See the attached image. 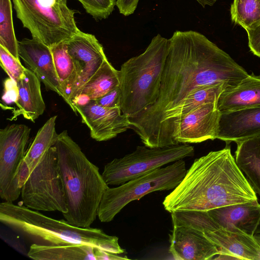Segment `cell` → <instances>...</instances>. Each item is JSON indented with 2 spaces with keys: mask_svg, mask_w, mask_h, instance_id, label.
Here are the masks:
<instances>
[{
  "mask_svg": "<svg viewBox=\"0 0 260 260\" xmlns=\"http://www.w3.org/2000/svg\"><path fill=\"white\" fill-rule=\"evenodd\" d=\"M94 255L96 260H120L129 259L126 255H121V254L110 253L95 247L94 248Z\"/></svg>",
  "mask_w": 260,
  "mask_h": 260,
  "instance_id": "obj_33",
  "label": "cell"
},
{
  "mask_svg": "<svg viewBox=\"0 0 260 260\" xmlns=\"http://www.w3.org/2000/svg\"><path fill=\"white\" fill-rule=\"evenodd\" d=\"M0 221L31 244H87L110 253H125L118 237L107 235L101 229L75 226L66 220L55 219L13 202L1 203Z\"/></svg>",
  "mask_w": 260,
  "mask_h": 260,
  "instance_id": "obj_4",
  "label": "cell"
},
{
  "mask_svg": "<svg viewBox=\"0 0 260 260\" xmlns=\"http://www.w3.org/2000/svg\"><path fill=\"white\" fill-rule=\"evenodd\" d=\"M119 71L107 59L92 77L77 91L72 104L81 105L89 100H95L119 86Z\"/></svg>",
  "mask_w": 260,
  "mask_h": 260,
  "instance_id": "obj_22",
  "label": "cell"
},
{
  "mask_svg": "<svg viewBox=\"0 0 260 260\" xmlns=\"http://www.w3.org/2000/svg\"><path fill=\"white\" fill-rule=\"evenodd\" d=\"M169 46V39L158 34L144 52L121 66L120 109L128 117L136 115L156 102Z\"/></svg>",
  "mask_w": 260,
  "mask_h": 260,
  "instance_id": "obj_5",
  "label": "cell"
},
{
  "mask_svg": "<svg viewBox=\"0 0 260 260\" xmlns=\"http://www.w3.org/2000/svg\"><path fill=\"white\" fill-rule=\"evenodd\" d=\"M74 107L82 122L89 128L91 137L97 141L110 140L131 128L128 117L119 108L104 107L94 100Z\"/></svg>",
  "mask_w": 260,
  "mask_h": 260,
  "instance_id": "obj_13",
  "label": "cell"
},
{
  "mask_svg": "<svg viewBox=\"0 0 260 260\" xmlns=\"http://www.w3.org/2000/svg\"><path fill=\"white\" fill-rule=\"evenodd\" d=\"M19 55L25 66L45 85L47 89L64 95L56 74L51 48L36 39L18 41Z\"/></svg>",
  "mask_w": 260,
  "mask_h": 260,
  "instance_id": "obj_14",
  "label": "cell"
},
{
  "mask_svg": "<svg viewBox=\"0 0 260 260\" xmlns=\"http://www.w3.org/2000/svg\"><path fill=\"white\" fill-rule=\"evenodd\" d=\"M30 128L23 124H13L0 130V196L13 202L21 194L16 179L18 169L26 152Z\"/></svg>",
  "mask_w": 260,
  "mask_h": 260,
  "instance_id": "obj_10",
  "label": "cell"
},
{
  "mask_svg": "<svg viewBox=\"0 0 260 260\" xmlns=\"http://www.w3.org/2000/svg\"><path fill=\"white\" fill-rule=\"evenodd\" d=\"M96 20L107 18L114 10L115 0H77Z\"/></svg>",
  "mask_w": 260,
  "mask_h": 260,
  "instance_id": "obj_29",
  "label": "cell"
},
{
  "mask_svg": "<svg viewBox=\"0 0 260 260\" xmlns=\"http://www.w3.org/2000/svg\"><path fill=\"white\" fill-rule=\"evenodd\" d=\"M233 22L245 30L260 23V0H234L231 7Z\"/></svg>",
  "mask_w": 260,
  "mask_h": 260,
  "instance_id": "obj_28",
  "label": "cell"
},
{
  "mask_svg": "<svg viewBox=\"0 0 260 260\" xmlns=\"http://www.w3.org/2000/svg\"><path fill=\"white\" fill-rule=\"evenodd\" d=\"M169 251L175 259L180 260L211 259L221 253L202 233L181 225H173Z\"/></svg>",
  "mask_w": 260,
  "mask_h": 260,
  "instance_id": "obj_15",
  "label": "cell"
},
{
  "mask_svg": "<svg viewBox=\"0 0 260 260\" xmlns=\"http://www.w3.org/2000/svg\"><path fill=\"white\" fill-rule=\"evenodd\" d=\"M257 200L237 166L231 148L209 152L194 160L181 182L164 199L165 209L207 211Z\"/></svg>",
  "mask_w": 260,
  "mask_h": 260,
  "instance_id": "obj_2",
  "label": "cell"
},
{
  "mask_svg": "<svg viewBox=\"0 0 260 260\" xmlns=\"http://www.w3.org/2000/svg\"><path fill=\"white\" fill-rule=\"evenodd\" d=\"M194 153V147L188 144L152 148L138 146L132 152L107 163L102 175L108 185H119L169 163L191 157Z\"/></svg>",
  "mask_w": 260,
  "mask_h": 260,
  "instance_id": "obj_8",
  "label": "cell"
},
{
  "mask_svg": "<svg viewBox=\"0 0 260 260\" xmlns=\"http://www.w3.org/2000/svg\"><path fill=\"white\" fill-rule=\"evenodd\" d=\"M169 40V53L156 102L128 117L131 128L144 145L151 148L167 116L192 91L222 83L232 87L249 75L228 53L200 32L177 30Z\"/></svg>",
  "mask_w": 260,
  "mask_h": 260,
  "instance_id": "obj_1",
  "label": "cell"
},
{
  "mask_svg": "<svg viewBox=\"0 0 260 260\" xmlns=\"http://www.w3.org/2000/svg\"><path fill=\"white\" fill-rule=\"evenodd\" d=\"M40 82L31 70L26 68L23 77L16 83L17 95L15 103L18 108L16 113L32 122L43 114L46 108Z\"/></svg>",
  "mask_w": 260,
  "mask_h": 260,
  "instance_id": "obj_21",
  "label": "cell"
},
{
  "mask_svg": "<svg viewBox=\"0 0 260 260\" xmlns=\"http://www.w3.org/2000/svg\"><path fill=\"white\" fill-rule=\"evenodd\" d=\"M94 248L87 244L46 246L32 244L27 256L36 260H96Z\"/></svg>",
  "mask_w": 260,
  "mask_h": 260,
  "instance_id": "obj_25",
  "label": "cell"
},
{
  "mask_svg": "<svg viewBox=\"0 0 260 260\" xmlns=\"http://www.w3.org/2000/svg\"><path fill=\"white\" fill-rule=\"evenodd\" d=\"M236 143V162L255 193L260 196V137Z\"/></svg>",
  "mask_w": 260,
  "mask_h": 260,
  "instance_id": "obj_23",
  "label": "cell"
},
{
  "mask_svg": "<svg viewBox=\"0 0 260 260\" xmlns=\"http://www.w3.org/2000/svg\"><path fill=\"white\" fill-rule=\"evenodd\" d=\"M94 101L104 107L120 108L121 91L119 86Z\"/></svg>",
  "mask_w": 260,
  "mask_h": 260,
  "instance_id": "obj_31",
  "label": "cell"
},
{
  "mask_svg": "<svg viewBox=\"0 0 260 260\" xmlns=\"http://www.w3.org/2000/svg\"><path fill=\"white\" fill-rule=\"evenodd\" d=\"M57 116L50 118L38 131L31 145L26 152L24 161L30 173L39 163L45 153L53 146L58 134L55 129Z\"/></svg>",
  "mask_w": 260,
  "mask_h": 260,
  "instance_id": "obj_26",
  "label": "cell"
},
{
  "mask_svg": "<svg viewBox=\"0 0 260 260\" xmlns=\"http://www.w3.org/2000/svg\"><path fill=\"white\" fill-rule=\"evenodd\" d=\"M24 205L36 211H67L65 194L54 146L44 154L21 188Z\"/></svg>",
  "mask_w": 260,
  "mask_h": 260,
  "instance_id": "obj_9",
  "label": "cell"
},
{
  "mask_svg": "<svg viewBox=\"0 0 260 260\" xmlns=\"http://www.w3.org/2000/svg\"><path fill=\"white\" fill-rule=\"evenodd\" d=\"M62 179L70 224L89 228L95 220L105 190L109 187L98 167L92 164L67 131L58 134L54 145Z\"/></svg>",
  "mask_w": 260,
  "mask_h": 260,
  "instance_id": "obj_3",
  "label": "cell"
},
{
  "mask_svg": "<svg viewBox=\"0 0 260 260\" xmlns=\"http://www.w3.org/2000/svg\"><path fill=\"white\" fill-rule=\"evenodd\" d=\"M65 43L78 74V82L71 99L72 103L77 91L97 72L107 58L102 45L93 35L79 30ZM75 111L76 114L75 109Z\"/></svg>",
  "mask_w": 260,
  "mask_h": 260,
  "instance_id": "obj_12",
  "label": "cell"
},
{
  "mask_svg": "<svg viewBox=\"0 0 260 260\" xmlns=\"http://www.w3.org/2000/svg\"><path fill=\"white\" fill-rule=\"evenodd\" d=\"M223 229H239L253 236L260 221V204L257 200L222 206L207 211Z\"/></svg>",
  "mask_w": 260,
  "mask_h": 260,
  "instance_id": "obj_19",
  "label": "cell"
},
{
  "mask_svg": "<svg viewBox=\"0 0 260 260\" xmlns=\"http://www.w3.org/2000/svg\"><path fill=\"white\" fill-rule=\"evenodd\" d=\"M47 2L53 4H67L68 0H46Z\"/></svg>",
  "mask_w": 260,
  "mask_h": 260,
  "instance_id": "obj_35",
  "label": "cell"
},
{
  "mask_svg": "<svg viewBox=\"0 0 260 260\" xmlns=\"http://www.w3.org/2000/svg\"><path fill=\"white\" fill-rule=\"evenodd\" d=\"M0 60L1 67L15 83L23 77L26 68L1 45Z\"/></svg>",
  "mask_w": 260,
  "mask_h": 260,
  "instance_id": "obj_30",
  "label": "cell"
},
{
  "mask_svg": "<svg viewBox=\"0 0 260 260\" xmlns=\"http://www.w3.org/2000/svg\"><path fill=\"white\" fill-rule=\"evenodd\" d=\"M17 18L32 38L51 48L64 42L80 30L75 19L77 11L67 4L46 0H12Z\"/></svg>",
  "mask_w": 260,
  "mask_h": 260,
  "instance_id": "obj_7",
  "label": "cell"
},
{
  "mask_svg": "<svg viewBox=\"0 0 260 260\" xmlns=\"http://www.w3.org/2000/svg\"><path fill=\"white\" fill-rule=\"evenodd\" d=\"M0 45L20 60L18 41L13 26L11 0H0Z\"/></svg>",
  "mask_w": 260,
  "mask_h": 260,
  "instance_id": "obj_27",
  "label": "cell"
},
{
  "mask_svg": "<svg viewBox=\"0 0 260 260\" xmlns=\"http://www.w3.org/2000/svg\"><path fill=\"white\" fill-rule=\"evenodd\" d=\"M220 115L215 102L203 104L175 120L171 132L173 145L217 139Z\"/></svg>",
  "mask_w": 260,
  "mask_h": 260,
  "instance_id": "obj_11",
  "label": "cell"
},
{
  "mask_svg": "<svg viewBox=\"0 0 260 260\" xmlns=\"http://www.w3.org/2000/svg\"><path fill=\"white\" fill-rule=\"evenodd\" d=\"M250 51L260 57V23L246 29Z\"/></svg>",
  "mask_w": 260,
  "mask_h": 260,
  "instance_id": "obj_32",
  "label": "cell"
},
{
  "mask_svg": "<svg viewBox=\"0 0 260 260\" xmlns=\"http://www.w3.org/2000/svg\"><path fill=\"white\" fill-rule=\"evenodd\" d=\"M260 137V106L221 113L217 139L237 143Z\"/></svg>",
  "mask_w": 260,
  "mask_h": 260,
  "instance_id": "obj_18",
  "label": "cell"
},
{
  "mask_svg": "<svg viewBox=\"0 0 260 260\" xmlns=\"http://www.w3.org/2000/svg\"><path fill=\"white\" fill-rule=\"evenodd\" d=\"M229 88L223 83L202 86L190 92L167 116L156 136L153 147L173 145L171 132L174 122L197 107L217 102L222 92Z\"/></svg>",
  "mask_w": 260,
  "mask_h": 260,
  "instance_id": "obj_16",
  "label": "cell"
},
{
  "mask_svg": "<svg viewBox=\"0 0 260 260\" xmlns=\"http://www.w3.org/2000/svg\"><path fill=\"white\" fill-rule=\"evenodd\" d=\"M260 234V221H259V223L257 225V227L255 231L254 234Z\"/></svg>",
  "mask_w": 260,
  "mask_h": 260,
  "instance_id": "obj_37",
  "label": "cell"
},
{
  "mask_svg": "<svg viewBox=\"0 0 260 260\" xmlns=\"http://www.w3.org/2000/svg\"><path fill=\"white\" fill-rule=\"evenodd\" d=\"M203 234L220 251L215 259L260 260V245L253 236L239 229L228 230L220 228Z\"/></svg>",
  "mask_w": 260,
  "mask_h": 260,
  "instance_id": "obj_17",
  "label": "cell"
},
{
  "mask_svg": "<svg viewBox=\"0 0 260 260\" xmlns=\"http://www.w3.org/2000/svg\"><path fill=\"white\" fill-rule=\"evenodd\" d=\"M204 8L206 6H213L216 2V0H196Z\"/></svg>",
  "mask_w": 260,
  "mask_h": 260,
  "instance_id": "obj_34",
  "label": "cell"
},
{
  "mask_svg": "<svg viewBox=\"0 0 260 260\" xmlns=\"http://www.w3.org/2000/svg\"><path fill=\"white\" fill-rule=\"evenodd\" d=\"M56 74L61 88L63 100L74 112L71 99L78 80V74L73 60L69 54L67 45L62 42L51 48Z\"/></svg>",
  "mask_w": 260,
  "mask_h": 260,
  "instance_id": "obj_24",
  "label": "cell"
},
{
  "mask_svg": "<svg viewBox=\"0 0 260 260\" xmlns=\"http://www.w3.org/2000/svg\"><path fill=\"white\" fill-rule=\"evenodd\" d=\"M253 237L256 241L260 245V234H255L253 235Z\"/></svg>",
  "mask_w": 260,
  "mask_h": 260,
  "instance_id": "obj_36",
  "label": "cell"
},
{
  "mask_svg": "<svg viewBox=\"0 0 260 260\" xmlns=\"http://www.w3.org/2000/svg\"><path fill=\"white\" fill-rule=\"evenodd\" d=\"M183 159L174 162L132 179L115 187H108L99 204L97 216L102 222H109L130 202L140 200L156 191L174 189L186 173Z\"/></svg>",
  "mask_w": 260,
  "mask_h": 260,
  "instance_id": "obj_6",
  "label": "cell"
},
{
  "mask_svg": "<svg viewBox=\"0 0 260 260\" xmlns=\"http://www.w3.org/2000/svg\"><path fill=\"white\" fill-rule=\"evenodd\" d=\"M260 106V75L254 73L235 86L226 88L217 101L221 113Z\"/></svg>",
  "mask_w": 260,
  "mask_h": 260,
  "instance_id": "obj_20",
  "label": "cell"
}]
</instances>
